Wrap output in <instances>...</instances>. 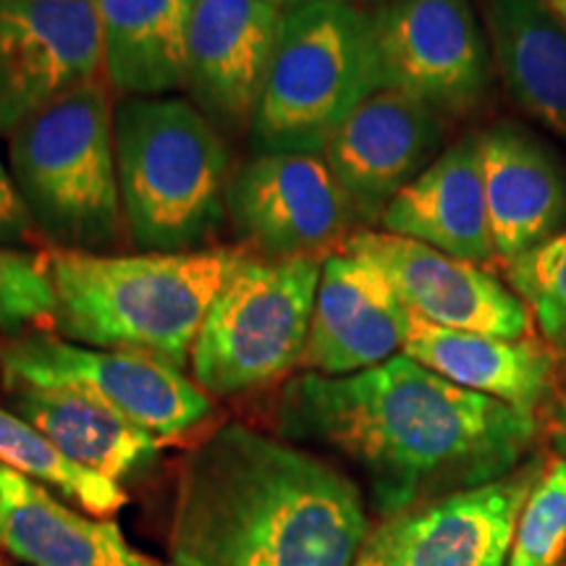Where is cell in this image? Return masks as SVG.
Returning <instances> with one entry per match:
<instances>
[{
	"label": "cell",
	"instance_id": "cell-1",
	"mask_svg": "<svg viewBox=\"0 0 566 566\" xmlns=\"http://www.w3.org/2000/svg\"><path fill=\"white\" fill-rule=\"evenodd\" d=\"M283 441L321 446L357 467L386 520L495 483L533 449V415L467 391L396 354L352 375L302 373L275 401Z\"/></svg>",
	"mask_w": 566,
	"mask_h": 566
},
{
	"label": "cell",
	"instance_id": "cell-2",
	"mask_svg": "<svg viewBox=\"0 0 566 566\" xmlns=\"http://www.w3.org/2000/svg\"><path fill=\"white\" fill-rule=\"evenodd\" d=\"M363 491L302 446L229 422L179 467L168 566H354Z\"/></svg>",
	"mask_w": 566,
	"mask_h": 566
},
{
	"label": "cell",
	"instance_id": "cell-3",
	"mask_svg": "<svg viewBox=\"0 0 566 566\" xmlns=\"http://www.w3.org/2000/svg\"><path fill=\"white\" fill-rule=\"evenodd\" d=\"M55 313L66 342L189 365L192 346L247 247L195 252H76L45 247Z\"/></svg>",
	"mask_w": 566,
	"mask_h": 566
},
{
	"label": "cell",
	"instance_id": "cell-4",
	"mask_svg": "<svg viewBox=\"0 0 566 566\" xmlns=\"http://www.w3.org/2000/svg\"><path fill=\"white\" fill-rule=\"evenodd\" d=\"M113 145L134 250L195 252L218 237L229 216L231 153L192 101L122 97L113 108Z\"/></svg>",
	"mask_w": 566,
	"mask_h": 566
},
{
	"label": "cell",
	"instance_id": "cell-5",
	"mask_svg": "<svg viewBox=\"0 0 566 566\" xmlns=\"http://www.w3.org/2000/svg\"><path fill=\"white\" fill-rule=\"evenodd\" d=\"M11 176L55 250L113 252L124 239L113 103L103 76L80 84L9 137Z\"/></svg>",
	"mask_w": 566,
	"mask_h": 566
},
{
	"label": "cell",
	"instance_id": "cell-6",
	"mask_svg": "<svg viewBox=\"0 0 566 566\" xmlns=\"http://www.w3.org/2000/svg\"><path fill=\"white\" fill-rule=\"evenodd\" d=\"M378 90L373 21L363 6L313 3L286 11L247 132L252 153L323 155L338 126Z\"/></svg>",
	"mask_w": 566,
	"mask_h": 566
},
{
	"label": "cell",
	"instance_id": "cell-7",
	"mask_svg": "<svg viewBox=\"0 0 566 566\" xmlns=\"http://www.w3.org/2000/svg\"><path fill=\"white\" fill-rule=\"evenodd\" d=\"M325 258L250 254L239 265L212 302L189 357L205 394L252 391L302 363Z\"/></svg>",
	"mask_w": 566,
	"mask_h": 566
},
{
	"label": "cell",
	"instance_id": "cell-8",
	"mask_svg": "<svg viewBox=\"0 0 566 566\" xmlns=\"http://www.w3.org/2000/svg\"><path fill=\"white\" fill-rule=\"evenodd\" d=\"M3 380L82 388L160 441L176 438L212 412L210 394L179 367L145 354L95 349L30 331L0 346Z\"/></svg>",
	"mask_w": 566,
	"mask_h": 566
},
{
	"label": "cell",
	"instance_id": "cell-9",
	"mask_svg": "<svg viewBox=\"0 0 566 566\" xmlns=\"http://www.w3.org/2000/svg\"><path fill=\"white\" fill-rule=\"evenodd\" d=\"M370 21L380 87L441 116H462L485 101L493 53L472 0H384Z\"/></svg>",
	"mask_w": 566,
	"mask_h": 566
},
{
	"label": "cell",
	"instance_id": "cell-10",
	"mask_svg": "<svg viewBox=\"0 0 566 566\" xmlns=\"http://www.w3.org/2000/svg\"><path fill=\"white\" fill-rule=\"evenodd\" d=\"M226 212L258 258L334 254L357 221L323 155L260 153L231 174Z\"/></svg>",
	"mask_w": 566,
	"mask_h": 566
},
{
	"label": "cell",
	"instance_id": "cell-11",
	"mask_svg": "<svg viewBox=\"0 0 566 566\" xmlns=\"http://www.w3.org/2000/svg\"><path fill=\"white\" fill-rule=\"evenodd\" d=\"M101 74L97 0H0V137Z\"/></svg>",
	"mask_w": 566,
	"mask_h": 566
},
{
	"label": "cell",
	"instance_id": "cell-12",
	"mask_svg": "<svg viewBox=\"0 0 566 566\" xmlns=\"http://www.w3.org/2000/svg\"><path fill=\"white\" fill-rule=\"evenodd\" d=\"M283 19L271 0H195L184 90L223 137L250 132Z\"/></svg>",
	"mask_w": 566,
	"mask_h": 566
},
{
	"label": "cell",
	"instance_id": "cell-13",
	"mask_svg": "<svg viewBox=\"0 0 566 566\" xmlns=\"http://www.w3.org/2000/svg\"><path fill=\"white\" fill-rule=\"evenodd\" d=\"M342 250L378 265L424 323L501 338H525L533 331L527 304L475 263L373 229L354 231Z\"/></svg>",
	"mask_w": 566,
	"mask_h": 566
},
{
	"label": "cell",
	"instance_id": "cell-14",
	"mask_svg": "<svg viewBox=\"0 0 566 566\" xmlns=\"http://www.w3.org/2000/svg\"><path fill=\"white\" fill-rule=\"evenodd\" d=\"M543 462L388 520L367 546L384 566H504Z\"/></svg>",
	"mask_w": 566,
	"mask_h": 566
},
{
	"label": "cell",
	"instance_id": "cell-15",
	"mask_svg": "<svg viewBox=\"0 0 566 566\" xmlns=\"http://www.w3.org/2000/svg\"><path fill=\"white\" fill-rule=\"evenodd\" d=\"M441 139V113L405 92L380 87L338 126L323 158L357 221L373 223L438 158Z\"/></svg>",
	"mask_w": 566,
	"mask_h": 566
},
{
	"label": "cell",
	"instance_id": "cell-16",
	"mask_svg": "<svg viewBox=\"0 0 566 566\" xmlns=\"http://www.w3.org/2000/svg\"><path fill=\"white\" fill-rule=\"evenodd\" d=\"M415 313L391 279L346 250L328 254L317 283L304 373L352 375L405 352Z\"/></svg>",
	"mask_w": 566,
	"mask_h": 566
},
{
	"label": "cell",
	"instance_id": "cell-17",
	"mask_svg": "<svg viewBox=\"0 0 566 566\" xmlns=\"http://www.w3.org/2000/svg\"><path fill=\"white\" fill-rule=\"evenodd\" d=\"M378 223L388 233L467 263L495 260L478 137H467L438 155L388 202Z\"/></svg>",
	"mask_w": 566,
	"mask_h": 566
},
{
	"label": "cell",
	"instance_id": "cell-18",
	"mask_svg": "<svg viewBox=\"0 0 566 566\" xmlns=\"http://www.w3.org/2000/svg\"><path fill=\"white\" fill-rule=\"evenodd\" d=\"M495 260L543 244L566 221V176L546 147L512 124L478 134Z\"/></svg>",
	"mask_w": 566,
	"mask_h": 566
},
{
	"label": "cell",
	"instance_id": "cell-19",
	"mask_svg": "<svg viewBox=\"0 0 566 566\" xmlns=\"http://www.w3.org/2000/svg\"><path fill=\"white\" fill-rule=\"evenodd\" d=\"M0 548L30 566H168L134 548L113 520L76 512L3 462Z\"/></svg>",
	"mask_w": 566,
	"mask_h": 566
},
{
	"label": "cell",
	"instance_id": "cell-20",
	"mask_svg": "<svg viewBox=\"0 0 566 566\" xmlns=\"http://www.w3.org/2000/svg\"><path fill=\"white\" fill-rule=\"evenodd\" d=\"M407 357L459 388L537 415L556 386V354L537 338H501L451 331L415 315L405 344Z\"/></svg>",
	"mask_w": 566,
	"mask_h": 566
},
{
	"label": "cell",
	"instance_id": "cell-21",
	"mask_svg": "<svg viewBox=\"0 0 566 566\" xmlns=\"http://www.w3.org/2000/svg\"><path fill=\"white\" fill-rule=\"evenodd\" d=\"M11 412L51 438L76 464L122 483L158 454L160 438L82 388L3 380Z\"/></svg>",
	"mask_w": 566,
	"mask_h": 566
},
{
	"label": "cell",
	"instance_id": "cell-22",
	"mask_svg": "<svg viewBox=\"0 0 566 566\" xmlns=\"http://www.w3.org/2000/svg\"><path fill=\"white\" fill-rule=\"evenodd\" d=\"M195 0H97L103 76L122 97H166L187 82Z\"/></svg>",
	"mask_w": 566,
	"mask_h": 566
},
{
	"label": "cell",
	"instance_id": "cell-23",
	"mask_svg": "<svg viewBox=\"0 0 566 566\" xmlns=\"http://www.w3.org/2000/svg\"><path fill=\"white\" fill-rule=\"evenodd\" d=\"M478 3L512 101L566 139V27L541 0Z\"/></svg>",
	"mask_w": 566,
	"mask_h": 566
},
{
	"label": "cell",
	"instance_id": "cell-24",
	"mask_svg": "<svg viewBox=\"0 0 566 566\" xmlns=\"http://www.w3.org/2000/svg\"><path fill=\"white\" fill-rule=\"evenodd\" d=\"M0 462L32 478L34 483L66 495L82 512L97 520H108L126 504L122 483L76 464L51 438L3 407H0Z\"/></svg>",
	"mask_w": 566,
	"mask_h": 566
},
{
	"label": "cell",
	"instance_id": "cell-25",
	"mask_svg": "<svg viewBox=\"0 0 566 566\" xmlns=\"http://www.w3.org/2000/svg\"><path fill=\"white\" fill-rule=\"evenodd\" d=\"M506 286L527 304L543 338L566 352V229L504 263Z\"/></svg>",
	"mask_w": 566,
	"mask_h": 566
},
{
	"label": "cell",
	"instance_id": "cell-26",
	"mask_svg": "<svg viewBox=\"0 0 566 566\" xmlns=\"http://www.w3.org/2000/svg\"><path fill=\"white\" fill-rule=\"evenodd\" d=\"M564 556L566 459L548 457L516 520L509 566H558Z\"/></svg>",
	"mask_w": 566,
	"mask_h": 566
},
{
	"label": "cell",
	"instance_id": "cell-27",
	"mask_svg": "<svg viewBox=\"0 0 566 566\" xmlns=\"http://www.w3.org/2000/svg\"><path fill=\"white\" fill-rule=\"evenodd\" d=\"M55 296L45 250L0 247V334L11 338L30 331L53 334Z\"/></svg>",
	"mask_w": 566,
	"mask_h": 566
},
{
	"label": "cell",
	"instance_id": "cell-28",
	"mask_svg": "<svg viewBox=\"0 0 566 566\" xmlns=\"http://www.w3.org/2000/svg\"><path fill=\"white\" fill-rule=\"evenodd\" d=\"M38 237L40 231L17 181H13L9 168L0 163V247L17 250V244H32Z\"/></svg>",
	"mask_w": 566,
	"mask_h": 566
},
{
	"label": "cell",
	"instance_id": "cell-29",
	"mask_svg": "<svg viewBox=\"0 0 566 566\" xmlns=\"http://www.w3.org/2000/svg\"><path fill=\"white\" fill-rule=\"evenodd\" d=\"M554 443H556V451H558V457H564V459H566V388H564V394H562V401H558V409H556Z\"/></svg>",
	"mask_w": 566,
	"mask_h": 566
},
{
	"label": "cell",
	"instance_id": "cell-30",
	"mask_svg": "<svg viewBox=\"0 0 566 566\" xmlns=\"http://www.w3.org/2000/svg\"><path fill=\"white\" fill-rule=\"evenodd\" d=\"M271 3H275L283 11H294V9H302V6H313V3H363V0H271Z\"/></svg>",
	"mask_w": 566,
	"mask_h": 566
},
{
	"label": "cell",
	"instance_id": "cell-31",
	"mask_svg": "<svg viewBox=\"0 0 566 566\" xmlns=\"http://www.w3.org/2000/svg\"><path fill=\"white\" fill-rule=\"evenodd\" d=\"M541 3L566 27V0H541Z\"/></svg>",
	"mask_w": 566,
	"mask_h": 566
},
{
	"label": "cell",
	"instance_id": "cell-32",
	"mask_svg": "<svg viewBox=\"0 0 566 566\" xmlns=\"http://www.w3.org/2000/svg\"><path fill=\"white\" fill-rule=\"evenodd\" d=\"M354 566H384V562H380V556L375 554V551H373L370 546H365L363 556L357 558V564H354Z\"/></svg>",
	"mask_w": 566,
	"mask_h": 566
},
{
	"label": "cell",
	"instance_id": "cell-33",
	"mask_svg": "<svg viewBox=\"0 0 566 566\" xmlns=\"http://www.w3.org/2000/svg\"><path fill=\"white\" fill-rule=\"evenodd\" d=\"M558 566H566V556H564V558H562V564H558Z\"/></svg>",
	"mask_w": 566,
	"mask_h": 566
}]
</instances>
